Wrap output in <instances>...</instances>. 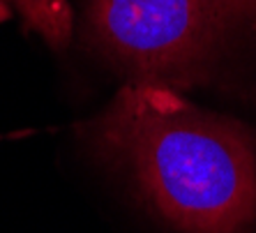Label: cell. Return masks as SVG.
I'll return each mask as SVG.
<instances>
[{
    "label": "cell",
    "instance_id": "obj_1",
    "mask_svg": "<svg viewBox=\"0 0 256 233\" xmlns=\"http://www.w3.org/2000/svg\"><path fill=\"white\" fill-rule=\"evenodd\" d=\"M143 194L182 233H247L256 222V146L242 122L194 106L176 88L127 84L95 122Z\"/></svg>",
    "mask_w": 256,
    "mask_h": 233
},
{
    "label": "cell",
    "instance_id": "obj_2",
    "mask_svg": "<svg viewBox=\"0 0 256 233\" xmlns=\"http://www.w3.org/2000/svg\"><path fill=\"white\" fill-rule=\"evenodd\" d=\"M92 44L138 84L190 88L228 37L256 28V0H88Z\"/></svg>",
    "mask_w": 256,
    "mask_h": 233
},
{
    "label": "cell",
    "instance_id": "obj_3",
    "mask_svg": "<svg viewBox=\"0 0 256 233\" xmlns=\"http://www.w3.org/2000/svg\"><path fill=\"white\" fill-rule=\"evenodd\" d=\"M12 2L26 18V26L37 30L51 46L62 48L72 32L70 0H0Z\"/></svg>",
    "mask_w": 256,
    "mask_h": 233
},
{
    "label": "cell",
    "instance_id": "obj_4",
    "mask_svg": "<svg viewBox=\"0 0 256 233\" xmlns=\"http://www.w3.org/2000/svg\"><path fill=\"white\" fill-rule=\"evenodd\" d=\"M10 16H12V7L7 5V2H0V24H5Z\"/></svg>",
    "mask_w": 256,
    "mask_h": 233
}]
</instances>
